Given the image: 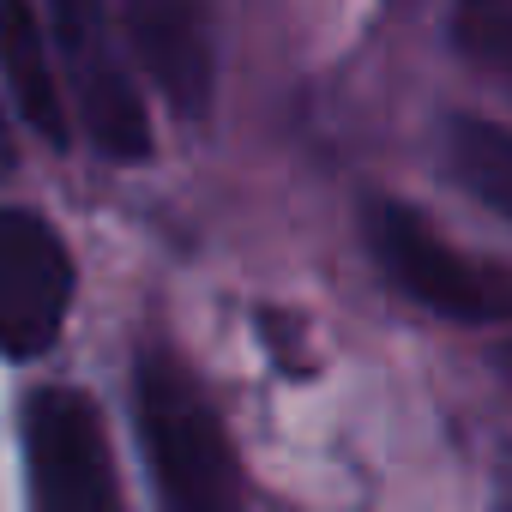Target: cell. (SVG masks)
<instances>
[{
    "mask_svg": "<svg viewBox=\"0 0 512 512\" xmlns=\"http://www.w3.org/2000/svg\"><path fill=\"white\" fill-rule=\"evenodd\" d=\"M49 25H55V55L67 61L73 109L91 145L115 163H145L151 157V121L139 91L121 79L109 43H103V0H49Z\"/></svg>",
    "mask_w": 512,
    "mask_h": 512,
    "instance_id": "5b68a950",
    "label": "cell"
},
{
    "mask_svg": "<svg viewBox=\"0 0 512 512\" xmlns=\"http://www.w3.org/2000/svg\"><path fill=\"white\" fill-rule=\"evenodd\" d=\"M0 79H7V97L25 115V127H37L55 151H67L73 139L67 91L55 73V43H49L37 0H0Z\"/></svg>",
    "mask_w": 512,
    "mask_h": 512,
    "instance_id": "52a82bcc",
    "label": "cell"
},
{
    "mask_svg": "<svg viewBox=\"0 0 512 512\" xmlns=\"http://www.w3.org/2000/svg\"><path fill=\"white\" fill-rule=\"evenodd\" d=\"M494 368H500V380H506V392H512V338L494 350Z\"/></svg>",
    "mask_w": 512,
    "mask_h": 512,
    "instance_id": "30bf717a",
    "label": "cell"
},
{
    "mask_svg": "<svg viewBox=\"0 0 512 512\" xmlns=\"http://www.w3.org/2000/svg\"><path fill=\"white\" fill-rule=\"evenodd\" d=\"M73 308V253L31 205L0 211V356L37 362L55 350Z\"/></svg>",
    "mask_w": 512,
    "mask_h": 512,
    "instance_id": "3957f363",
    "label": "cell"
},
{
    "mask_svg": "<svg viewBox=\"0 0 512 512\" xmlns=\"http://www.w3.org/2000/svg\"><path fill=\"white\" fill-rule=\"evenodd\" d=\"M446 163L470 199H482L488 211H500L512 223V127L482 121V115H452Z\"/></svg>",
    "mask_w": 512,
    "mask_h": 512,
    "instance_id": "ba28073f",
    "label": "cell"
},
{
    "mask_svg": "<svg viewBox=\"0 0 512 512\" xmlns=\"http://www.w3.org/2000/svg\"><path fill=\"white\" fill-rule=\"evenodd\" d=\"M362 235L374 266L428 314L458 320V326H494L512 320V272L506 266H482L470 253H458L446 235H434L410 205L398 199H368L362 211Z\"/></svg>",
    "mask_w": 512,
    "mask_h": 512,
    "instance_id": "7a4b0ae2",
    "label": "cell"
},
{
    "mask_svg": "<svg viewBox=\"0 0 512 512\" xmlns=\"http://www.w3.org/2000/svg\"><path fill=\"white\" fill-rule=\"evenodd\" d=\"M121 25H127V49L145 67V79L157 85V97L181 121H205L217 67H211V37H205L199 0H121Z\"/></svg>",
    "mask_w": 512,
    "mask_h": 512,
    "instance_id": "8992f818",
    "label": "cell"
},
{
    "mask_svg": "<svg viewBox=\"0 0 512 512\" xmlns=\"http://www.w3.org/2000/svg\"><path fill=\"white\" fill-rule=\"evenodd\" d=\"M25 470L31 500L49 512H103L121 500L103 416L73 386H43L25 404Z\"/></svg>",
    "mask_w": 512,
    "mask_h": 512,
    "instance_id": "277c9868",
    "label": "cell"
},
{
    "mask_svg": "<svg viewBox=\"0 0 512 512\" xmlns=\"http://www.w3.org/2000/svg\"><path fill=\"white\" fill-rule=\"evenodd\" d=\"M452 43L476 67H488L512 85V0H458L452 7Z\"/></svg>",
    "mask_w": 512,
    "mask_h": 512,
    "instance_id": "9c48e42d",
    "label": "cell"
},
{
    "mask_svg": "<svg viewBox=\"0 0 512 512\" xmlns=\"http://www.w3.org/2000/svg\"><path fill=\"white\" fill-rule=\"evenodd\" d=\"M133 404H139V440H145L157 494L169 506H229L241 494L235 446H229L211 398L169 356L139 362Z\"/></svg>",
    "mask_w": 512,
    "mask_h": 512,
    "instance_id": "6da1fadb",
    "label": "cell"
},
{
    "mask_svg": "<svg viewBox=\"0 0 512 512\" xmlns=\"http://www.w3.org/2000/svg\"><path fill=\"white\" fill-rule=\"evenodd\" d=\"M506 500H512V458H506Z\"/></svg>",
    "mask_w": 512,
    "mask_h": 512,
    "instance_id": "8fae6325",
    "label": "cell"
}]
</instances>
